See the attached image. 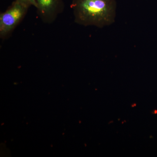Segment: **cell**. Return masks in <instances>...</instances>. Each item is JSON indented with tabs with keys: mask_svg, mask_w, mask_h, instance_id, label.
<instances>
[{
	"mask_svg": "<svg viewBox=\"0 0 157 157\" xmlns=\"http://www.w3.org/2000/svg\"><path fill=\"white\" fill-rule=\"evenodd\" d=\"M37 14L44 23H52L63 11V0H36Z\"/></svg>",
	"mask_w": 157,
	"mask_h": 157,
	"instance_id": "cell-3",
	"label": "cell"
},
{
	"mask_svg": "<svg viewBox=\"0 0 157 157\" xmlns=\"http://www.w3.org/2000/svg\"><path fill=\"white\" fill-rule=\"evenodd\" d=\"M29 6L14 1L0 14V37L6 39L15 29L27 13Z\"/></svg>",
	"mask_w": 157,
	"mask_h": 157,
	"instance_id": "cell-2",
	"label": "cell"
},
{
	"mask_svg": "<svg viewBox=\"0 0 157 157\" xmlns=\"http://www.w3.org/2000/svg\"><path fill=\"white\" fill-rule=\"evenodd\" d=\"M71 7L74 21L79 25L102 28L115 21L116 0H73Z\"/></svg>",
	"mask_w": 157,
	"mask_h": 157,
	"instance_id": "cell-1",
	"label": "cell"
},
{
	"mask_svg": "<svg viewBox=\"0 0 157 157\" xmlns=\"http://www.w3.org/2000/svg\"><path fill=\"white\" fill-rule=\"evenodd\" d=\"M24 3L30 7L31 6H34L36 8V0H15Z\"/></svg>",
	"mask_w": 157,
	"mask_h": 157,
	"instance_id": "cell-4",
	"label": "cell"
}]
</instances>
